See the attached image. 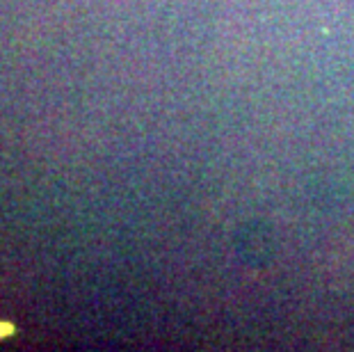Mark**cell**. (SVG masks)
Here are the masks:
<instances>
[{
    "mask_svg": "<svg viewBox=\"0 0 354 352\" xmlns=\"http://www.w3.org/2000/svg\"><path fill=\"white\" fill-rule=\"evenodd\" d=\"M12 332V327L10 325H3L0 323V336H5V334H10Z\"/></svg>",
    "mask_w": 354,
    "mask_h": 352,
    "instance_id": "obj_1",
    "label": "cell"
}]
</instances>
